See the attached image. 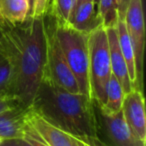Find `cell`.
Returning <instances> with one entry per match:
<instances>
[{
	"mask_svg": "<svg viewBox=\"0 0 146 146\" xmlns=\"http://www.w3.org/2000/svg\"><path fill=\"white\" fill-rule=\"evenodd\" d=\"M1 47L14 69L12 96L23 107L30 108L45 73L47 31L44 17L29 16L17 25L0 26Z\"/></svg>",
	"mask_w": 146,
	"mask_h": 146,
	"instance_id": "obj_1",
	"label": "cell"
},
{
	"mask_svg": "<svg viewBox=\"0 0 146 146\" xmlns=\"http://www.w3.org/2000/svg\"><path fill=\"white\" fill-rule=\"evenodd\" d=\"M30 107L73 137L91 146H101L96 133L94 104L88 96L67 91L43 77Z\"/></svg>",
	"mask_w": 146,
	"mask_h": 146,
	"instance_id": "obj_2",
	"label": "cell"
},
{
	"mask_svg": "<svg viewBox=\"0 0 146 146\" xmlns=\"http://www.w3.org/2000/svg\"><path fill=\"white\" fill-rule=\"evenodd\" d=\"M53 22L57 40L69 68L77 80L80 93L90 97L88 75V34L76 30L69 24L57 23L54 18Z\"/></svg>",
	"mask_w": 146,
	"mask_h": 146,
	"instance_id": "obj_3",
	"label": "cell"
},
{
	"mask_svg": "<svg viewBox=\"0 0 146 146\" xmlns=\"http://www.w3.org/2000/svg\"><path fill=\"white\" fill-rule=\"evenodd\" d=\"M88 54L90 98L102 107L106 99L108 81L112 74L105 27L100 26L88 34Z\"/></svg>",
	"mask_w": 146,
	"mask_h": 146,
	"instance_id": "obj_4",
	"label": "cell"
},
{
	"mask_svg": "<svg viewBox=\"0 0 146 146\" xmlns=\"http://www.w3.org/2000/svg\"><path fill=\"white\" fill-rule=\"evenodd\" d=\"M44 21L47 31V56L44 77L67 91L80 93L77 80L69 68L57 40L53 18L48 12L44 16Z\"/></svg>",
	"mask_w": 146,
	"mask_h": 146,
	"instance_id": "obj_5",
	"label": "cell"
},
{
	"mask_svg": "<svg viewBox=\"0 0 146 146\" xmlns=\"http://www.w3.org/2000/svg\"><path fill=\"white\" fill-rule=\"evenodd\" d=\"M94 104L96 133L101 146H146L130 131L122 112L113 115L105 114Z\"/></svg>",
	"mask_w": 146,
	"mask_h": 146,
	"instance_id": "obj_6",
	"label": "cell"
},
{
	"mask_svg": "<svg viewBox=\"0 0 146 146\" xmlns=\"http://www.w3.org/2000/svg\"><path fill=\"white\" fill-rule=\"evenodd\" d=\"M124 23L135 55L136 74L138 86L143 90V67L145 50V23L142 0H130L127 7Z\"/></svg>",
	"mask_w": 146,
	"mask_h": 146,
	"instance_id": "obj_7",
	"label": "cell"
},
{
	"mask_svg": "<svg viewBox=\"0 0 146 146\" xmlns=\"http://www.w3.org/2000/svg\"><path fill=\"white\" fill-rule=\"evenodd\" d=\"M121 112L130 131L140 141L146 143V114L143 91L131 89L126 93Z\"/></svg>",
	"mask_w": 146,
	"mask_h": 146,
	"instance_id": "obj_8",
	"label": "cell"
},
{
	"mask_svg": "<svg viewBox=\"0 0 146 146\" xmlns=\"http://www.w3.org/2000/svg\"><path fill=\"white\" fill-rule=\"evenodd\" d=\"M26 121L47 146H84L81 140L53 125L31 107L26 113Z\"/></svg>",
	"mask_w": 146,
	"mask_h": 146,
	"instance_id": "obj_9",
	"label": "cell"
},
{
	"mask_svg": "<svg viewBox=\"0 0 146 146\" xmlns=\"http://www.w3.org/2000/svg\"><path fill=\"white\" fill-rule=\"evenodd\" d=\"M68 24L85 34H89L98 27L103 26L93 1H76Z\"/></svg>",
	"mask_w": 146,
	"mask_h": 146,
	"instance_id": "obj_10",
	"label": "cell"
},
{
	"mask_svg": "<svg viewBox=\"0 0 146 146\" xmlns=\"http://www.w3.org/2000/svg\"><path fill=\"white\" fill-rule=\"evenodd\" d=\"M106 33L108 38V46H109V56H110V64H111L112 74L119 81L120 85L123 88L124 93H128L132 89L131 82L129 79L127 66H126L125 60L121 53L118 43L117 29L116 26L107 27Z\"/></svg>",
	"mask_w": 146,
	"mask_h": 146,
	"instance_id": "obj_11",
	"label": "cell"
},
{
	"mask_svg": "<svg viewBox=\"0 0 146 146\" xmlns=\"http://www.w3.org/2000/svg\"><path fill=\"white\" fill-rule=\"evenodd\" d=\"M29 108L22 106L11 108L0 113V137L3 139L21 138L26 124V113Z\"/></svg>",
	"mask_w": 146,
	"mask_h": 146,
	"instance_id": "obj_12",
	"label": "cell"
},
{
	"mask_svg": "<svg viewBox=\"0 0 146 146\" xmlns=\"http://www.w3.org/2000/svg\"><path fill=\"white\" fill-rule=\"evenodd\" d=\"M116 29H117L118 43H119L120 50H121L123 58L125 60L126 66H127V70H128V74H129V79L130 82H131L132 89L141 90L139 88V86H138L134 50H133V47H132L131 40L129 38V35H128L127 30H126L124 20L118 19L117 24H116ZM141 91H143V90H141Z\"/></svg>",
	"mask_w": 146,
	"mask_h": 146,
	"instance_id": "obj_13",
	"label": "cell"
},
{
	"mask_svg": "<svg viewBox=\"0 0 146 146\" xmlns=\"http://www.w3.org/2000/svg\"><path fill=\"white\" fill-rule=\"evenodd\" d=\"M0 13L9 24H20L31 15L29 0H0Z\"/></svg>",
	"mask_w": 146,
	"mask_h": 146,
	"instance_id": "obj_14",
	"label": "cell"
},
{
	"mask_svg": "<svg viewBox=\"0 0 146 146\" xmlns=\"http://www.w3.org/2000/svg\"><path fill=\"white\" fill-rule=\"evenodd\" d=\"M125 93L116 77L111 74L106 89V99L103 106L99 107L105 114L113 115L121 111Z\"/></svg>",
	"mask_w": 146,
	"mask_h": 146,
	"instance_id": "obj_15",
	"label": "cell"
},
{
	"mask_svg": "<svg viewBox=\"0 0 146 146\" xmlns=\"http://www.w3.org/2000/svg\"><path fill=\"white\" fill-rule=\"evenodd\" d=\"M14 82V69L4 49L0 48V96L12 95V87Z\"/></svg>",
	"mask_w": 146,
	"mask_h": 146,
	"instance_id": "obj_16",
	"label": "cell"
},
{
	"mask_svg": "<svg viewBox=\"0 0 146 146\" xmlns=\"http://www.w3.org/2000/svg\"><path fill=\"white\" fill-rule=\"evenodd\" d=\"M77 0H50L48 13L57 23L68 24Z\"/></svg>",
	"mask_w": 146,
	"mask_h": 146,
	"instance_id": "obj_17",
	"label": "cell"
},
{
	"mask_svg": "<svg viewBox=\"0 0 146 146\" xmlns=\"http://www.w3.org/2000/svg\"><path fill=\"white\" fill-rule=\"evenodd\" d=\"M98 14L102 19L103 27L116 26L118 21L117 8L114 0H94Z\"/></svg>",
	"mask_w": 146,
	"mask_h": 146,
	"instance_id": "obj_18",
	"label": "cell"
},
{
	"mask_svg": "<svg viewBox=\"0 0 146 146\" xmlns=\"http://www.w3.org/2000/svg\"><path fill=\"white\" fill-rule=\"evenodd\" d=\"M20 146H47L43 142V140L38 136V134L29 126V124H25L23 135L20 138Z\"/></svg>",
	"mask_w": 146,
	"mask_h": 146,
	"instance_id": "obj_19",
	"label": "cell"
},
{
	"mask_svg": "<svg viewBox=\"0 0 146 146\" xmlns=\"http://www.w3.org/2000/svg\"><path fill=\"white\" fill-rule=\"evenodd\" d=\"M50 0H33L31 15L32 17H44L49 10Z\"/></svg>",
	"mask_w": 146,
	"mask_h": 146,
	"instance_id": "obj_20",
	"label": "cell"
},
{
	"mask_svg": "<svg viewBox=\"0 0 146 146\" xmlns=\"http://www.w3.org/2000/svg\"><path fill=\"white\" fill-rule=\"evenodd\" d=\"M17 106H22V105H21V104L16 100V98L13 97L12 95L0 96V113L3 112V111H5V110H8V109H11V108L17 107Z\"/></svg>",
	"mask_w": 146,
	"mask_h": 146,
	"instance_id": "obj_21",
	"label": "cell"
},
{
	"mask_svg": "<svg viewBox=\"0 0 146 146\" xmlns=\"http://www.w3.org/2000/svg\"><path fill=\"white\" fill-rule=\"evenodd\" d=\"M117 8V13H118V18L120 20H124V16H125L126 10L127 7L130 3V0H114Z\"/></svg>",
	"mask_w": 146,
	"mask_h": 146,
	"instance_id": "obj_22",
	"label": "cell"
},
{
	"mask_svg": "<svg viewBox=\"0 0 146 146\" xmlns=\"http://www.w3.org/2000/svg\"><path fill=\"white\" fill-rule=\"evenodd\" d=\"M0 146H20V138H12V139H4Z\"/></svg>",
	"mask_w": 146,
	"mask_h": 146,
	"instance_id": "obj_23",
	"label": "cell"
},
{
	"mask_svg": "<svg viewBox=\"0 0 146 146\" xmlns=\"http://www.w3.org/2000/svg\"><path fill=\"white\" fill-rule=\"evenodd\" d=\"M6 23V21H5V19L3 18V16L1 15V13H0V26H2L3 24H5Z\"/></svg>",
	"mask_w": 146,
	"mask_h": 146,
	"instance_id": "obj_24",
	"label": "cell"
},
{
	"mask_svg": "<svg viewBox=\"0 0 146 146\" xmlns=\"http://www.w3.org/2000/svg\"><path fill=\"white\" fill-rule=\"evenodd\" d=\"M29 3H30V6H31V10H32V5H33V0H29Z\"/></svg>",
	"mask_w": 146,
	"mask_h": 146,
	"instance_id": "obj_25",
	"label": "cell"
},
{
	"mask_svg": "<svg viewBox=\"0 0 146 146\" xmlns=\"http://www.w3.org/2000/svg\"><path fill=\"white\" fill-rule=\"evenodd\" d=\"M82 143H83V145H84V146H91V145H89V144L85 143V142H83V141H82Z\"/></svg>",
	"mask_w": 146,
	"mask_h": 146,
	"instance_id": "obj_26",
	"label": "cell"
},
{
	"mask_svg": "<svg viewBox=\"0 0 146 146\" xmlns=\"http://www.w3.org/2000/svg\"><path fill=\"white\" fill-rule=\"evenodd\" d=\"M77 1H93L94 2V0H77Z\"/></svg>",
	"mask_w": 146,
	"mask_h": 146,
	"instance_id": "obj_27",
	"label": "cell"
},
{
	"mask_svg": "<svg viewBox=\"0 0 146 146\" xmlns=\"http://www.w3.org/2000/svg\"><path fill=\"white\" fill-rule=\"evenodd\" d=\"M3 140H4V139H3V138H2V137H0V144L2 143V142H3Z\"/></svg>",
	"mask_w": 146,
	"mask_h": 146,
	"instance_id": "obj_28",
	"label": "cell"
},
{
	"mask_svg": "<svg viewBox=\"0 0 146 146\" xmlns=\"http://www.w3.org/2000/svg\"><path fill=\"white\" fill-rule=\"evenodd\" d=\"M0 48H1V43H0Z\"/></svg>",
	"mask_w": 146,
	"mask_h": 146,
	"instance_id": "obj_29",
	"label": "cell"
}]
</instances>
